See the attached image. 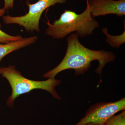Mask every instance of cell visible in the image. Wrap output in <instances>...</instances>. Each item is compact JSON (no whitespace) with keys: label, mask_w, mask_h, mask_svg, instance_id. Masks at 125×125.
Returning a JSON list of instances; mask_svg holds the SVG:
<instances>
[{"label":"cell","mask_w":125,"mask_h":125,"mask_svg":"<svg viewBox=\"0 0 125 125\" xmlns=\"http://www.w3.org/2000/svg\"><path fill=\"white\" fill-rule=\"evenodd\" d=\"M78 37V34L75 33L67 38V50L63 60L57 66L44 74L43 77L54 79L58 73L69 69L74 70L76 75H84L91 67V62L96 60L98 62L99 65L95 72L101 76L99 84L102 82L101 74L103 69L106 64L113 62L115 56L112 52L87 48L81 43Z\"/></svg>","instance_id":"obj_1"},{"label":"cell","mask_w":125,"mask_h":125,"mask_svg":"<svg viewBox=\"0 0 125 125\" xmlns=\"http://www.w3.org/2000/svg\"><path fill=\"white\" fill-rule=\"evenodd\" d=\"M80 14L75 11L65 10L60 18L52 24L48 20L46 34L54 39H61L68 34L76 32L79 37L83 38L90 36L99 26V23L92 17L89 6Z\"/></svg>","instance_id":"obj_2"},{"label":"cell","mask_w":125,"mask_h":125,"mask_svg":"<svg viewBox=\"0 0 125 125\" xmlns=\"http://www.w3.org/2000/svg\"><path fill=\"white\" fill-rule=\"evenodd\" d=\"M1 74L2 77L7 79L12 89V93L7 102V105L10 107H13L15 100L20 95L34 89L46 90L55 98L61 99L55 90L56 87L60 84V80L55 78L43 81L30 80L23 76L13 65L1 67Z\"/></svg>","instance_id":"obj_3"},{"label":"cell","mask_w":125,"mask_h":125,"mask_svg":"<svg viewBox=\"0 0 125 125\" xmlns=\"http://www.w3.org/2000/svg\"><path fill=\"white\" fill-rule=\"evenodd\" d=\"M67 0H39L36 3L30 4L27 1L29 11L24 15L20 16H3V21L5 24H17L23 27L28 32H32L40 31L39 21L43 11L51 6L57 4H63Z\"/></svg>","instance_id":"obj_4"},{"label":"cell","mask_w":125,"mask_h":125,"mask_svg":"<svg viewBox=\"0 0 125 125\" xmlns=\"http://www.w3.org/2000/svg\"><path fill=\"white\" fill-rule=\"evenodd\" d=\"M125 109V97L114 102L98 103L90 106L85 116L75 125H83L88 123L104 125L110 117Z\"/></svg>","instance_id":"obj_5"},{"label":"cell","mask_w":125,"mask_h":125,"mask_svg":"<svg viewBox=\"0 0 125 125\" xmlns=\"http://www.w3.org/2000/svg\"><path fill=\"white\" fill-rule=\"evenodd\" d=\"M93 18L109 14L125 15V0H87Z\"/></svg>","instance_id":"obj_6"},{"label":"cell","mask_w":125,"mask_h":125,"mask_svg":"<svg viewBox=\"0 0 125 125\" xmlns=\"http://www.w3.org/2000/svg\"><path fill=\"white\" fill-rule=\"evenodd\" d=\"M36 36L22 38L20 40L6 43H0V62L2 58L10 52L32 44L37 41Z\"/></svg>","instance_id":"obj_7"},{"label":"cell","mask_w":125,"mask_h":125,"mask_svg":"<svg viewBox=\"0 0 125 125\" xmlns=\"http://www.w3.org/2000/svg\"><path fill=\"white\" fill-rule=\"evenodd\" d=\"M124 32L118 36H113L108 33L106 28H104L102 31L106 37V41L112 47L118 48L125 42V30Z\"/></svg>","instance_id":"obj_8"},{"label":"cell","mask_w":125,"mask_h":125,"mask_svg":"<svg viewBox=\"0 0 125 125\" xmlns=\"http://www.w3.org/2000/svg\"><path fill=\"white\" fill-rule=\"evenodd\" d=\"M104 125H125V110L118 115H113L110 117Z\"/></svg>","instance_id":"obj_9"},{"label":"cell","mask_w":125,"mask_h":125,"mask_svg":"<svg viewBox=\"0 0 125 125\" xmlns=\"http://www.w3.org/2000/svg\"><path fill=\"white\" fill-rule=\"evenodd\" d=\"M1 24L0 23V43H6L20 40L23 38L21 36H13L9 35L1 29Z\"/></svg>","instance_id":"obj_10"},{"label":"cell","mask_w":125,"mask_h":125,"mask_svg":"<svg viewBox=\"0 0 125 125\" xmlns=\"http://www.w3.org/2000/svg\"><path fill=\"white\" fill-rule=\"evenodd\" d=\"M4 7L6 10L13 9L14 6V0H4Z\"/></svg>","instance_id":"obj_11"},{"label":"cell","mask_w":125,"mask_h":125,"mask_svg":"<svg viewBox=\"0 0 125 125\" xmlns=\"http://www.w3.org/2000/svg\"><path fill=\"white\" fill-rule=\"evenodd\" d=\"M6 10L4 7L2 9H0V17L3 16Z\"/></svg>","instance_id":"obj_12"},{"label":"cell","mask_w":125,"mask_h":125,"mask_svg":"<svg viewBox=\"0 0 125 125\" xmlns=\"http://www.w3.org/2000/svg\"><path fill=\"white\" fill-rule=\"evenodd\" d=\"M98 125V124H94V123H87V124H85V125Z\"/></svg>","instance_id":"obj_13"},{"label":"cell","mask_w":125,"mask_h":125,"mask_svg":"<svg viewBox=\"0 0 125 125\" xmlns=\"http://www.w3.org/2000/svg\"><path fill=\"white\" fill-rule=\"evenodd\" d=\"M0 74H1V68H0Z\"/></svg>","instance_id":"obj_14"}]
</instances>
